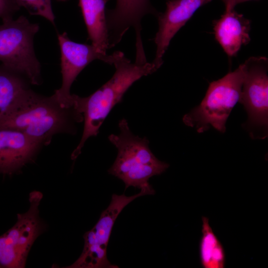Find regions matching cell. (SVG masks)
I'll list each match as a JSON object with an SVG mask.
<instances>
[{"label":"cell","mask_w":268,"mask_h":268,"mask_svg":"<svg viewBox=\"0 0 268 268\" xmlns=\"http://www.w3.org/2000/svg\"><path fill=\"white\" fill-rule=\"evenodd\" d=\"M112 55L115 72L110 79L87 97L72 94V106L82 116L84 121L81 139L71 153L72 160L80 154L88 138L97 135L112 108L122 101L132 85L158 69L152 63H132L121 51H116Z\"/></svg>","instance_id":"1"},{"label":"cell","mask_w":268,"mask_h":268,"mask_svg":"<svg viewBox=\"0 0 268 268\" xmlns=\"http://www.w3.org/2000/svg\"><path fill=\"white\" fill-rule=\"evenodd\" d=\"M83 121L73 107L62 106L53 95L44 96L28 88L14 109L0 120V129L23 132L41 145H47L55 134H73L74 123Z\"/></svg>","instance_id":"2"},{"label":"cell","mask_w":268,"mask_h":268,"mask_svg":"<svg viewBox=\"0 0 268 268\" xmlns=\"http://www.w3.org/2000/svg\"><path fill=\"white\" fill-rule=\"evenodd\" d=\"M119 128V134H112L108 136L118 151L108 173L122 180L125 189L132 186L140 189L150 186L149 179L163 173L169 164L155 156L146 137L133 134L125 119L120 120Z\"/></svg>","instance_id":"3"},{"label":"cell","mask_w":268,"mask_h":268,"mask_svg":"<svg viewBox=\"0 0 268 268\" xmlns=\"http://www.w3.org/2000/svg\"><path fill=\"white\" fill-rule=\"evenodd\" d=\"M243 79L241 64L234 71L210 83L201 103L184 116V123L200 133L211 127L224 133L227 120L239 101Z\"/></svg>","instance_id":"4"},{"label":"cell","mask_w":268,"mask_h":268,"mask_svg":"<svg viewBox=\"0 0 268 268\" xmlns=\"http://www.w3.org/2000/svg\"><path fill=\"white\" fill-rule=\"evenodd\" d=\"M39 29L38 24L31 23L24 15L2 21L0 25V62L36 85L41 83V65L33 39Z\"/></svg>","instance_id":"5"},{"label":"cell","mask_w":268,"mask_h":268,"mask_svg":"<svg viewBox=\"0 0 268 268\" xmlns=\"http://www.w3.org/2000/svg\"><path fill=\"white\" fill-rule=\"evenodd\" d=\"M243 64L244 79L239 102L247 114L243 127L253 139L268 134V60L251 57Z\"/></svg>","instance_id":"6"},{"label":"cell","mask_w":268,"mask_h":268,"mask_svg":"<svg viewBox=\"0 0 268 268\" xmlns=\"http://www.w3.org/2000/svg\"><path fill=\"white\" fill-rule=\"evenodd\" d=\"M42 197L39 191L31 192L28 210L18 214L15 224L0 236V268L25 267L30 250L44 228L39 209Z\"/></svg>","instance_id":"7"},{"label":"cell","mask_w":268,"mask_h":268,"mask_svg":"<svg viewBox=\"0 0 268 268\" xmlns=\"http://www.w3.org/2000/svg\"><path fill=\"white\" fill-rule=\"evenodd\" d=\"M61 50L62 85L53 94L63 107L72 106L71 86L79 73L91 62L99 60L112 65L113 55L99 53L92 45L71 40L66 32L58 34Z\"/></svg>","instance_id":"8"},{"label":"cell","mask_w":268,"mask_h":268,"mask_svg":"<svg viewBox=\"0 0 268 268\" xmlns=\"http://www.w3.org/2000/svg\"><path fill=\"white\" fill-rule=\"evenodd\" d=\"M159 13L150 0H116L115 7L106 12L109 48L119 43L133 27L136 35V51L142 52L141 19L147 14L157 16Z\"/></svg>","instance_id":"9"},{"label":"cell","mask_w":268,"mask_h":268,"mask_svg":"<svg viewBox=\"0 0 268 268\" xmlns=\"http://www.w3.org/2000/svg\"><path fill=\"white\" fill-rule=\"evenodd\" d=\"M212 0H168L163 13L157 16L158 29L153 39L156 46L152 62L158 69L163 64V57L170 43L178 31L191 19L201 6Z\"/></svg>","instance_id":"10"},{"label":"cell","mask_w":268,"mask_h":268,"mask_svg":"<svg viewBox=\"0 0 268 268\" xmlns=\"http://www.w3.org/2000/svg\"><path fill=\"white\" fill-rule=\"evenodd\" d=\"M41 146L23 132L0 129V175L17 173L33 161Z\"/></svg>","instance_id":"11"},{"label":"cell","mask_w":268,"mask_h":268,"mask_svg":"<svg viewBox=\"0 0 268 268\" xmlns=\"http://www.w3.org/2000/svg\"><path fill=\"white\" fill-rule=\"evenodd\" d=\"M250 20L234 8H225L220 18L213 22L215 38L230 57L235 56L242 46L250 42Z\"/></svg>","instance_id":"12"},{"label":"cell","mask_w":268,"mask_h":268,"mask_svg":"<svg viewBox=\"0 0 268 268\" xmlns=\"http://www.w3.org/2000/svg\"><path fill=\"white\" fill-rule=\"evenodd\" d=\"M154 194L155 191L150 186L140 189L139 193L132 196L128 197L124 194H113L110 204L102 212L96 224L84 234V248L107 250L115 222L124 207L137 198Z\"/></svg>","instance_id":"13"},{"label":"cell","mask_w":268,"mask_h":268,"mask_svg":"<svg viewBox=\"0 0 268 268\" xmlns=\"http://www.w3.org/2000/svg\"><path fill=\"white\" fill-rule=\"evenodd\" d=\"M109 0H79L82 15L91 45L107 54L109 48L105 6Z\"/></svg>","instance_id":"14"},{"label":"cell","mask_w":268,"mask_h":268,"mask_svg":"<svg viewBox=\"0 0 268 268\" xmlns=\"http://www.w3.org/2000/svg\"><path fill=\"white\" fill-rule=\"evenodd\" d=\"M27 81L20 74L0 64V120L14 109L29 88Z\"/></svg>","instance_id":"15"},{"label":"cell","mask_w":268,"mask_h":268,"mask_svg":"<svg viewBox=\"0 0 268 268\" xmlns=\"http://www.w3.org/2000/svg\"><path fill=\"white\" fill-rule=\"evenodd\" d=\"M202 237L200 244L201 260L204 268H223L225 266L223 248L212 231L208 218H202Z\"/></svg>","instance_id":"16"},{"label":"cell","mask_w":268,"mask_h":268,"mask_svg":"<svg viewBox=\"0 0 268 268\" xmlns=\"http://www.w3.org/2000/svg\"><path fill=\"white\" fill-rule=\"evenodd\" d=\"M20 7H24L31 15L42 16L55 24V16L51 0H16Z\"/></svg>","instance_id":"17"},{"label":"cell","mask_w":268,"mask_h":268,"mask_svg":"<svg viewBox=\"0 0 268 268\" xmlns=\"http://www.w3.org/2000/svg\"><path fill=\"white\" fill-rule=\"evenodd\" d=\"M20 7L16 0H0V18L2 21L13 18Z\"/></svg>","instance_id":"18"},{"label":"cell","mask_w":268,"mask_h":268,"mask_svg":"<svg viewBox=\"0 0 268 268\" xmlns=\"http://www.w3.org/2000/svg\"><path fill=\"white\" fill-rule=\"evenodd\" d=\"M249 0H228L227 3L225 5V8H234L237 4Z\"/></svg>","instance_id":"19"},{"label":"cell","mask_w":268,"mask_h":268,"mask_svg":"<svg viewBox=\"0 0 268 268\" xmlns=\"http://www.w3.org/2000/svg\"><path fill=\"white\" fill-rule=\"evenodd\" d=\"M222 2L224 3L225 5L226 4V3L228 2V0H221Z\"/></svg>","instance_id":"20"},{"label":"cell","mask_w":268,"mask_h":268,"mask_svg":"<svg viewBox=\"0 0 268 268\" xmlns=\"http://www.w3.org/2000/svg\"><path fill=\"white\" fill-rule=\"evenodd\" d=\"M57 0L59 1H64V2H65V1H67L68 0Z\"/></svg>","instance_id":"21"}]
</instances>
